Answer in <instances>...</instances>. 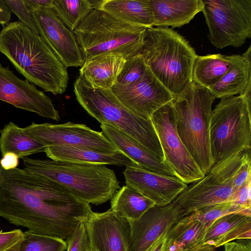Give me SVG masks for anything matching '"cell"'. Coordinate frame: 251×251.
I'll list each match as a JSON object with an SVG mask.
<instances>
[{
    "label": "cell",
    "instance_id": "60d3db41",
    "mask_svg": "<svg viewBox=\"0 0 251 251\" xmlns=\"http://www.w3.org/2000/svg\"><path fill=\"white\" fill-rule=\"evenodd\" d=\"M11 13L5 0H0V25L4 26L10 23Z\"/></svg>",
    "mask_w": 251,
    "mask_h": 251
},
{
    "label": "cell",
    "instance_id": "bcb514c9",
    "mask_svg": "<svg viewBox=\"0 0 251 251\" xmlns=\"http://www.w3.org/2000/svg\"><path fill=\"white\" fill-rule=\"evenodd\" d=\"M1 171V168L0 167V178Z\"/></svg>",
    "mask_w": 251,
    "mask_h": 251
},
{
    "label": "cell",
    "instance_id": "9c48e42d",
    "mask_svg": "<svg viewBox=\"0 0 251 251\" xmlns=\"http://www.w3.org/2000/svg\"><path fill=\"white\" fill-rule=\"evenodd\" d=\"M251 157V150L238 151L214 164L200 180L187 184L171 202L181 218L204 207L230 202L235 191L234 180Z\"/></svg>",
    "mask_w": 251,
    "mask_h": 251
},
{
    "label": "cell",
    "instance_id": "5bb4252c",
    "mask_svg": "<svg viewBox=\"0 0 251 251\" xmlns=\"http://www.w3.org/2000/svg\"><path fill=\"white\" fill-rule=\"evenodd\" d=\"M31 11L39 35L65 67H81L84 60L74 32L52 8L39 7Z\"/></svg>",
    "mask_w": 251,
    "mask_h": 251
},
{
    "label": "cell",
    "instance_id": "484cf974",
    "mask_svg": "<svg viewBox=\"0 0 251 251\" xmlns=\"http://www.w3.org/2000/svg\"><path fill=\"white\" fill-rule=\"evenodd\" d=\"M98 9L104 10L130 24L145 28L153 27L150 0H101Z\"/></svg>",
    "mask_w": 251,
    "mask_h": 251
},
{
    "label": "cell",
    "instance_id": "ee69618b",
    "mask_svg": "<svg viewBox=\"0 0 251 251\" xmlns=\"http://www.w3.org/2000/svg\"><path fill=\"white\" fill-rule=\"evenodd\" d=\"M192 251H217V250L216 248L215 247L208 245H205Z\"/></svg>",
    "mask_w": 251,
    "mask_h": 251
},
{
    "label": "cell",
    "instance_id": "f35d334b",
    "mask_svg": "<svg viewBox=\"0 0 251 251\" xmlns=\"http://www.w3.org/2000/svg\"><path fill=\"white\" fill-rule=\"evenodd\" d=\"M0 160V165L3 170H9L17 168L19 164V157L11 152L3 154Z\"/></svg>",
    "mask_w": 251,
    "mask_h": 251
},
{
    "label": "cell",
    "instance_id": "8fae6325",
    "mask_svg": "<svg viewBox=\"0 0 251 251\" xmlns=\"http://www.w3.org/2000/svg\"><path fill=\"white\" fill-rule=\"evenodd\" d=\"M151 120L157 133L165 161L176 177L186 184L205 175L195 163L177 133L172 100L157 110Z\"/></svg>",
    "mask_w": 251,
    "mask_h": 251
},
{
    "label": "cell",
    "instance_id": "8992f818",
    "mask_svg": "<svg viewBox=\"0 0 251 251\" xmlns=\"http://www.w3.org/2000/svg\"><path fill=\"white\" fill-rule=\"evenodd\" d=\"M215 100L207 88L192 81L172 100L178 136L205 175L214 165L210 127Z\"/></svg>",
    "mask_w": 251,
    "mask_h": 251
},
{
    "label": "cell",
    "instance_id": "d4e9b609",
    "mask_svg": "<svg viewBox=\"0 0 251 251\" xmlns=\"http://www.w3.org/2000/svg\"><path fill=\"white\" fill-rule=\"evenodd\" d=\"M206 228L190 215L175 223L167 231L163 251H192L204 246Z\"/></svg>",
    "mask_w": 251,
    "mask_h": 251
},
{
    "label": "cell",
    "instance_id": "7a4b0ae2",
    "mask_svg": "<svg viewBox=\"0 0 251 251\" xmlns=\"http://www.w3.org/2000/svg\"><path fill=\"white\" fill-rule=\"evenodd\" d=\"M0 52L29 82L53 95L61 94L69 81L67 68L39 35L20 21L0 31Z\"/></svg>",
    "mask_w": 251,
    "mask_h": 251
},
{
    "label": "cell",
    "instance_id": "3957f363",
    "mask_svg": "<svg viewBox=\"0 0 251 251\" xmlns=\"http://www.w3.org/2000/svg\"><path fill=\"white\" fill-rule=\"evenodd\" d=\"M138 54L156 78L175 96L193 81V69L197 55L189 42L171 28H146Z\"/></svg>",
    "mask_w": 251,
    "mask_h": 251
},
{
    "label": "cell",
    "instance_id": "ffe728a7",
    "mask_svg": "<svg viewBox=\"0 0 251 251\" xmlns=\"http://www.w3.org/2000/svg\"><path fill=\"white\" fill-rule=\"evenodd\" d=\"M229 69L215 84L207 89L215 99L244 94L251 87V46L242 55H229Z\"/></svg>",
    "mask_w": 251,
    "mask_h": 251
},
{
    "label": "cell",
    "instance_id": "4dcf8cb0",
    "mask_svg": "<svg viewBox=\"0 0 251 251\" xmlns=\"http://www.w3.org/2000/svg\"><path fill=\"white\" fill-rule=\"evenodd\" d=\"M234 213L251 215V209L243 208L231 202H225L204 207L190 215L193 219L201 222L207 229L218 218Z\"/></svg>",
    "mask_w": 251,
    "mask_h": 251
},
{
    "label": "cell",
    "instance_id": "d6986e66",
    "mask_svg": "<svg viewBox=\"0 0 251 251\" xmlns=\"http://www.w3.org/2000/svg\"><path fill=\"white\" fill-rule=\"evenodd\" d=\"M100 128L117 150L124 153L142 168L160 175L176 177L165 161L132 137L106 124H101Z\"/></svg>",
    "mask_w": 251,
    "mask_h": 251
},
{
    "label": "cell",
    "instance_id": "d6a6232c",
    "mask_svg": "<svg viewBox=\"0 0 251 251\" xmlns=\"http://www.w3.org/2000/svg\"><path fill=\"white\" fill-rule=\"evenodd\" d=\"M147 68L145 61L139 54L127 59L115 84L126 86L135 82L143 75Z\"/></svg>",
    "mask_w": 251,
    "mask_h": 251
},
{
    "label": "cell",
    "instance_id": "7dc6e473",
    "mask_svg": "<svg viewBox=\"0 0 251 251\" xmlns=\"http://www.w3.org/2000/svg\"><path fill=\"white\" fill-rule=\"evenodd\" d=\"M225 251H227L225 249Z\"/></svg>",
    "mask_w": 251,
    "mask_h": 251
},
{
    "label": "cell",
    "instance_id": "7402d4cb",
    "mask_svg": "<svg viewBox=\"0 0 251 251\" xmlns=\"http://www.w3.org/2000/svg\"><path fill=\"white\" fill-rule=\"evenodd\" d=\"M126 60L122 53H101L85 60L79 69V75L95 88L111 89Z\"/></svg>",
    "mask_w": 251,
    "mask_h": 251
},
{
    "label": "cell",
    "instance_id": "4fadbf2b",
    "mask_svg": "<svg viewBox=\"0 0 251 251\" xmlns=\"http://www.w3.org/2000/svg\"><path fill=\"white\" fill-rule=\"evenodd\" d=\"M111 89L124 106L145 120H150L157 110L175 98L148 67L135 82L126 86L115 84Z\"/></svg>",
    "mask_w": 251,
    "mask_h": 251
},
{
    "label": "cell",
    "instance_id": "d590c367",
    "mask_svg": "<svg viewBox=\"0 0 251 251\" xmlns=\"http://www.w3.org/2000/svg\"><path fill=\"white\" fill-rule=\"evenodd\" d=\"M67 251H88L90 243L84 223H80L66 241Z\"/></svg>",
    "mask_w": 251,
    "mask_h": 251
},
{
    "label": "cell",
    "instance_id": "ab89813d",
    "mask_svg": "<svg viewBox=\"0 0 251 251\" xmlns=\"http://www.w3.org/2000/svg\"><path fill=\"white\" fill-rule=\"evenodd\" d=\"M227 251H251V239H239L224 245Z\"/></svg>",
    "mask_w": 251,
    "mask_h": 251
},
{
    "label": "cell",
    "instance_id": "f546056e",
    "mask_svg": "<svg viewBox=\"0 0 251 251\" xmlns=\"http://www.w3.org/2000/svg\"><path fill=\"white\" fill-rule=\"evenodd\" d=\"M52 9L66 26L74 31L94 8L91 0H52Z\"/></svg>",
    "mask_w": 251,
    "mask_h": 251
},
{
    "label": "cell",
    "instance_id": "ba28073f",
    "mask_svg": "<svg viewBox=\"0 0 251 251\" xmlns=\"http://www.w3.org/2000/svg\"><path fill=\"white\" fill-rule=\"evenodd\" d=\"M251 87L243 94L221 99L210 123L213 163L243 150L251 149Z\"/></svg>",
    "mask_w": 251,
    "mask_h": 251
},
{
    "label": "cell",
    "instance_id": "f6af8a7d",
    "mask_svg": "<svg viewBox=\"0 0 251 251\" xmlns=\"http://www.w3.org/2000/svg\"><path fill=\"white\" fill-rule=\"evenodd\" d=\"M88 251H94L90 248Z\"/></svg>",
    "mask_w": 251,
    "mask_h": 251
},
{
    "label": "cell",
    "instance_id": "52a82bcc",
    "mask_svg": "<svg viewBox=\"0 0 251 251\" xmlns=\"http://www.w3.org/2000/svg\"><path fill=\"white\" fill-rule=\"evenodd\" d=\"M146 29L94 9L73 32L84 61L107 52L122 53L126 59L138 54Z\"/></svg>",
    "mask_w": 251,
    "mask_h": 251
},
{
    "label": "cell",
    "instance_id": "e575fe53",
    "mask_svg": "<svg viewBox=\"0 0 251 251\" xmlns=\"http://www.w3.org/2000/svg\"><path fill=\"white\" fill-rule=\"evenodd\" d=\"M24 233L20 229L0 231V251H20Z\"/></svg>",
    "mask_w": 251,
    "mask_h": 251
},
{
    "label": "cell",
    "instance_id": "1f68e13d",
    "mask_svg": "<svg viewBox=\"0 0 251 251\" xmlns=\"http://www.w3.org/2000/svg\"><path fill=\"white\" fill-rule=\"evenodd\" d=\"M20 251H64L67 250L66 241L38 235L26 230Z\"/></svg>",
    "mask_w": 251,
    "mask_h": 251
},
{
    "label": "cell",
    "instance_id": "74e56055",
    "mask_svg": "<svg viewBox=\"0 0 251 251\" xmlns=\"http://www.w3.org/2000/svg\"><path fill=\"white\" fill-rule=\"evenodd\" d=\"M251 177V158L249 157L244 163L234 180L235 192Z\"/></svg>",
    "mask_w": 251,
    "mask_h": 251
},
{
    "label": "cell",
    "instance_id": "8d00e7d4",
    "mask_svg": "<svg viewBox=\"0 0 251 251\" xmlns=\"http://www.w3.org/2000/svg\"><path fill=\"white\" fill-rule=\"evenodd\" d=\"M251 177L234 193L230 202L246 209H251Z\"/></svg>",
    "mask_w": 251,
    "mask_h": 251
},
{
    "label": "cell",
    "instance_id": "603a6c76",
    "mask_svg": "<svg viewBox=\"0 0 251 251\" xmlns=\"http://www.w3.org/2000/svg\"><path fill=\"white\" fill-rule=\"evenodd\" d=\"M153 26L181 27L187 24L203 8L202 0H150Z\"/></svg>",
    "mask_w": 251,
    "mask_h": 251
},
{
    "label": "cell",
    "instance_id": "b9f144b4",
    "mask_svg": "<svg viewBox=\"0 0 251 251\" xmlns=\"http://www.w3.org/2000/svg\"><path fill=\"white\" fill-rule=\"evenodd\" d=\"M27 7L33 10L39 7L52 8V0H24Z\"/></svg>",
    "mask_w": 251,
    "mask_h": 251
},
{
    "label": "cell",
    "instance_id": "277c9868",
    "mask_svg": "<svg viewBox=\"0 0 251 251\" xmlns=\"http://www.w3.org/2000/svg\"><path fill=\"white\" fill-rule=\"evenodd\" d=\"M25 168L61 185L77 199L94 205L111 200L120 188L113 170L101 164L22 159Z\"/></svg>",
    "mask_w": 251,
    "mask_h": 251
},
{
    "label": "cell",
    "instance_id": "5b68a950",
    "mask_svg": "<svg viewBox=\"0 0 251 251\" xmlns=\"http://www.w3.org/2000/svg\"><path fill=\"white\" fill-rule=\"evenodd\" d=\"M74 88L78 103L100 125H107L128 135L165 161L151 119L145 120L129 111L111 89L95 88L80 75L75 81Z\"/></svg>",
    "mask_w": 251,
    "mask_h": 251
},
{
    "label": "cell",
    "instance_id": "6da1fadb",
    "mask_svg": "<svg viewBox=\"0 0 251 251\" xmlns=\"http://www.w3.org/2000/svg\"><path fill=\"white\" fill-rule=\"evenodd\" d=\"M92 212L90 204L47 177L25 168H1L0 217L11 224L66 241Z\"/></svg>",
    "mask_w": 251,
    "mask_h": 251
},
{
    "label": "cell",
    "instance_id": "cb8c5ba5",
    "mask_svg": "<svg viewBox=\"0 0 251 251\" xmlns=\"http://www.w3.org/2000/svg\"><path fill=\"white\" fill-rule=\"evenodd\" d=\"M239 239H251V215L234 213L218 218L207 229L203 244L217 248Z\"/></svg>",
    "mask_w": 251,
    "mask_h": 251
},
{
    "label": "cell",
    "instance_id": "2e32d148",
    "mask_svg": "<svg viewBox=\"0 0 251 251\" xmlns=\"http://www.w3.org/2000/svg\"><path fill=\"white\" fill-rule=\"evenodd\" d=\"M84 224L94 251H129V222L111 209L93 212Z\"/></svg>",
    "mask_w": 251,
    "mask_h": 251
},
{
    "label": "cell",
    "instance_id": "ac0fdd59",
    "mask_svg": "<svg viewBox=\"0 0 251 251\" xmlns=\"http://www.w3.org/2000/svg\"><path fill=\"white\" fill-rule=\"evenodd\" d=\"M126 185L151 200L157 206L171 203L187 184L176 177L160 175L139 165L126 167Z\"/></svg>",
    "mask_w": 251,
    "mask_h": 251
},
{
    "label": "cell",
    "instance_id": "836d02e7",
    "mask_svg": "<svg viewBox=\"0 0 251 251\" xmlns=\"http://www.w3.org/2000/svg\"><path fill=\"white\" fill-rule=\"evenodd\" d=\"M5 2L11 12L18 17L20 22L39 34L31 11L27 7L24 0H5Z\"/></svg>",
    "mask_w": 251,
    "mask_h": 251
},
{
    "label": "cell",
    "instance_id": "30bf717a",
    "mask_svg": "<svg viewBox=\"0 0 251 251\" xmlns=\"http://www.w3.org/2000/svg\"><path fill=\"white\" fill-rule=\"evenodd\" d=\"M209 38L217 49L238 48L251 37V0H202Z\"/></svg>",
    "mask_w": 251,
    "mask_h": 251
},
{
    "label": "cell",
    "instance_id": "44dd1931",
    "mask_svg": "<svg viewBox=\"0 0 251 251\" xmlns=\"http://www.w3.org/2000/svg\"><path fill=\"white\" fill-rule=\"evenodd\" d=\"M44 152L50 159L56 161L126 167L138 165L119 150L105 152L78 147L52 146L47 147Z\"/></svg>",
    "mask_w": 251,
    "mask_h": 251
},
{
    "label": "cell",
    "instance_id": "4316f807",
    "mask_svg": "<svg viewBox=\"0 0 251 251\" xmlns=\"http://www.w3.org/2000/svg\"><path fill=\"white\" fill-rule=\"evenodd\" d=\"M46 146L28 135L24 128L10 122L0 129V151L2 155L11 152L19 158L41 152Z\"/></svg>",
    "mask_w": 251,
    "mask_h": 251
},
{
    "label": "cell",
    "instance_id": "f1b7e54d",
    "mask_svg": "<svg viewBox=\"0 0 251 251\" xmlns=\"http://www.w3.org/2000/svg\"><path fill=\"white\" fill-rule=\"evenodd\" d=\"M230 64L229 55L220 53L197 55L193 69V81L208 88L224 75L229 69Z\"/></svg>",
    "mask_w": 251,
    "mask_h": 251
},
{
    "label": "cell",
    "instance_id": "e0dca14e",
    "mask_svg": "<svg viewBox=\"0 0 251 251\" xmlns=\"http://www.w3.org/2000/svg\"><path fill=\"white\" fill-rule=\"evenodd\" d=\"M181 218L171 203L155 205L138 219L128 221L129 251H146Z\"/></svg>",
    "mask_w": 251,
    "mask_h": 251
},
{
    "label": "cell",
    "instance_id": "83f0119b",
    "mask_svg": "<svg viewBox=\"0 0 251 251\" xmlns=\"http://www.w3.org/2000/svg\"><path fill=\"white\" fill-rule=\"evenodd\" d=\"M110 200V209L128 221L138 219L155 205L151 200L126 185L120 187Z\"/></svg>",
    "mask_w": 251,
    "mask_h": 251
},
{
    "label": "cell",
    "instance_id": "7bdbcfd3",
    "mask_svg": "<svg viewBox=\"0 0 251 251\" xmlns=\"http://www.w3.org/2000/svg\"><path fill=\"white\" fill-rule=\"evenodd\" d=\"M165 235L166 234L158 239L146 251H163Z\"/></svg>",
    "mask_w": 251,
    "mask_h": 251
},
{
    "label": "cell",
    "instance_id": "7c38bea8",
    "mask_svg": "<svg viewBox=\"0 0 251 251\" xmlns=\"http://www.w3.org/2000/svg\"><path fill=\"white\" fill-rule=\"evenodd\" d=\"M24 128L28 135L46 148L70 146L105 152L117 151L102 131L93 130L84 124L70 122L61 124L32 122Z\"/></svg>",
    "mask_w": 251,
    "mask_h": 251
},
{
    "label": "cell",
    "instance_id": "9a60e30c",
    "mask_svg": "<svg viewBox=\"0 0 251 251\" xmlns=\"http://www.w3.org/2000/svg\"><path fill=\"white\" fill-rule=\"evenodd\" d=\"M0 100L14 107L58 121L60 117L52 100L26 79H21L0 63Z\"/></svg>",
    "mask_w": 251,
    "mask_h": 251
}]
</instances>
